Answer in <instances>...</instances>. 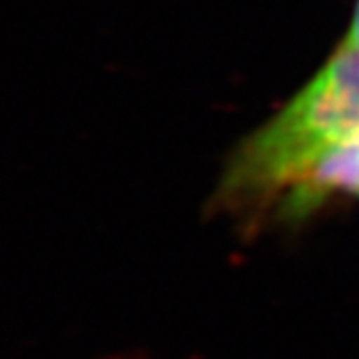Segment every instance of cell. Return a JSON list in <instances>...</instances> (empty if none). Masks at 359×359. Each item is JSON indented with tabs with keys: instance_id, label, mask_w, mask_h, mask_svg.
Here are the masks:
<instances>
[{
	"instance_id": "2",
	"label": "cell",
	"mask_w": 359,
	"mask_h": 359,
	"mask_svg": "<svg viewBox=\"0 0 359 359\" xmlns=\"http://www.w3.org/2000/svg\"><path fill=\"white\" fill-rule=\"evenodd\" d=\"M334 196L359 200V134L330 154L283 205L280 219H304Z\"/></svg>"
},
{
	"instance_id": "3",
	"label": "cell",
	"mask_w": 359,
	"mask_h": 359,
	"mask_svg": "<svg viewBox=\"0 0 359 359\" xmlns=\"http://www.w3.org/2000/svg\"><path fill=\"white\" fill-rule=\"evenodd\" d=\"M341 42H346L351 50H355L359 54V0H355V8H353V16H351V22H349V30H347L346 39Z\"/></svg>"
},
{
	"instance_id": "1",
	"label": "cell",
	"mask_w": 359,
	"mask_h": 359,
	"mask_svg": "<svg viewBox=\"0 0 359 359\" xmlns=\"http://www.w3.org/2000/svg\"><path fill=\"white\" fill-rule=\"evenodd\" d=\"M359 134V54L341 42L304 88L238 144L219 180L218 200L236 212L283 205L313 170Z\"/></svg>"
}]
</instances>
